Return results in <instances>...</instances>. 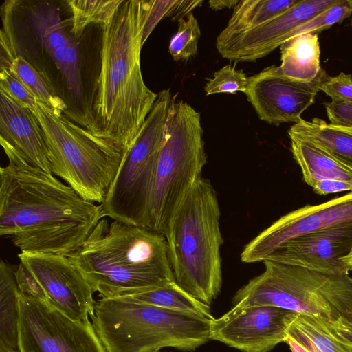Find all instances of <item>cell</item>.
I'll list each match as a JSON object with an SVG mask.
<instances>
[{
    "label": "cell",
    "mask_w": 352,
    "mask_h": 352,
    "mask_svg": "<svg viewBox=\"0 0 352 352\" xmlns=\"http://www.w3.org/2000/svg\"><path fill=\"white\" fill-rule=\"evenodd\" d=\"M0 234L21 252L69 256L104 217L100 204L28 162L0 139Z\"/></svg>",
    "instance_id": "1"
},
{
    "label": "cell",
    "mask_w": 352,
    "mask_h": 352,
    "mask_svg": "<svg viewBox=\"0 0 352 352\" xmlns=\"http://www.w3.org/2000/svg\"><path fill=\"white\" fill-rule=\"evenodd\" d=\"M154 0H124L100 26V69L87 129L125 154L135 142L157 98L140 67L142 32Z\"/></svg>",
    "instance_id": "2"
},
{
    "label": "cell",
    "mask_w": 352,
    "mask_h": 352,
    "mask_svg": "<svg viewBox=\"0 0 352 352\" xmlns=\"http://www.w3.org/2000/svg\"><path fill=\"white\" fill-rule=\"evenodd\" d=\"M68 257L104 298L129 296L175 280L164 235L106 217Z\"/></svg>",
    "instance_id": "3"
},
{
    "label": "cell",
    "mask_w": 352,
    "mask_h": 352,
    "mask_svg": "<svg viewBox=\"0 0 352 352\" xmlns=\"http://www.w3.org/2000/svg\"><path fill=\"white\" fill-rule=\"evenodd\" d=\"M220 216L217 192L201 177L179 205L164 235L175 281L208 305L222 284Z\"/></svg>",
    "instance_id": "4"
},
{
    "label": "cell",
    "mask_w": 352,
    "mask_h": 352,
    "mask_svg": "<svg viewBox=\"0 0 352 352\" xmlns=\"http://www.w3.org/2000/svg\"><path fill=\"white\" fill-rule=\"evenodd\" d=\"M90 318L107 352L193 351L210 340L212 320L127 296L101 298Z\"/></svg>",
    "instance_id": "5"
},
{
    "label": "cell",
    "mask_w": 352,
    "mask_h": 352,
    "mask_svg": "<svg viewBox=\"0 0 352 352\" xmlns=\"http://www.w3.org/2000/svg\"><path fill=\"white\" fill-rule=\"evenodd\" d=\"M240 288L232 308L271 305L322 318L352 331V277L272 260Z\"/></svg>",
    "instance_id": "6"
},
{
    "label": "cell",
    "mask_w": 352,
    "mask_h": 352,
    "mask_svg": "<svg viewBox=\"0 0 352 352\" xmlns=\"http://www.w3.org/2000/svg\"><path fill=\"white\" fill-rule=\"evenodd\" d=\"M32 112L42 130L52 173L85 199L102 204L124 159L123 151L40 101Z\"/></svg>",
    "instance_id": "7"
},
{
    "label": "cell",
    "mask_w": 352,
    "mask_h": 352,
    "mask_svg": "<svg viewBox=\"0 0 352 352\" xmlns=\"http://www.w3.org/2000/svg\"><path fill=\"white\" fill-rule=\"evenodd\" d=\"M173 98L152 189L147 227L165 235L175 210L207 163L201 114Z\"/></svg>",
    "instance_id": "8"
},
{
    "label": "cell",
    "mask_w": 352,
    "mask_h": 352,
    "mask_svg": "<svg viewBox=\"0 0 352 352\" xmlns=\"http://www.w3.org/2000/svg\"><path fill=\"white\" fill-rule=\"evenodd\" d=\"M172 102L170 89L157 94L139 136L125 154L109 192L100 204L104 217L147 227L155 171Z\"/></svg>",
    "instance_id": "9"
},
{
    "label": "cell",
    "mask_w": 352,
    "mask_h": 352,
    "mask_svg": "<svg viewBox=\"0 0 352 352\" xmlns=\"http://www.w3.org/2000/svg\"><path fill=\"white\" fill-rule=\"evenodd\" d=\"M19 346V352H107L89 320H73L20 294Z\"/></svg>",
    "instance_id": "10"
},
{
    "label": "cell",
    "mask_w": 352,
    "mask_h": 352,
    "mask_svg": "<svg viewBox=\"0 0 352 352\" xmlns=\"http://www.w3.org/2000/svg\"><path fill=\"white\" fill-rule=\"evenodd\" d=\"M328 76L322 68L314 80L301 81L285 76L279 66L272 65L248 77L244 94L260 120L273 125L297 123L314 104Z\"/></svg>",
    "instance_id": "11"
},
{
    "label": "cell",
    "mask_w": 352,
    "mask_h": 352,
    "mask_svg": "<svg viewBox=\"0 0 352 352\" xmlns=\"http://www.w3.org/2000/svg\"><path fill=\"white\" fill-rule=\"evenodd\" d=\"M349 224H352V192L282 216L245 245L241 260L245 263L263 262L287 241Z\"/></svg>",
    "instance_id": "12"
},
{
    "label": "cell",
    "mask_w": 352,
    "mask_h": 352,
    "mask_svg": "<svg viewBox=\"0 0 352 352\" xmlns=\"http://www.w3.org/2000/svg\"><path fill=\"white\" fill-rule=\"evenodd\" d=\"M296 312L271 305L231 308L211 322L210 340L243 352H269L285 342Z\"/></svg>",
    "instance_id": "13"
},
{
    "label": "cell",
    "mask_w": 352,
    "mask_h": 352,
    "mask_svg": "<svg viewBox=\"0 0 352 352\" xmlns=\"http://www.w3.org/2000/svg\"><path fill=\"white\" fill-rule=\"evenodd\" d=\"M18 257L43 287L49 305L73 320H89L94 313V292L68 256L20 252Z\"/></svg>",
    "instance_id": "14"
},
{
    "label": "cell",
    "mask_w": 352,
    "mask_h": 352,
    "mask_svg": "<svg viewBox=\"0 0 352 352\" xmlns=\"http://www.w3.org/2000/svg\"><path fill=\"white\" fill-rule=\"evenodd\" d=\"M342 0H299L275 19L222 43L216 47L223 58L234 62H254L283 43L296 28Z\"/></svg>",
    "instance_id": "15"
},
{
    "label": "cell",
    "mask_w": 352,
    "mask_h": 352,
    "mask_svg": "<svg viewBox=\"0 0 352 352\" xmlns=\"http://www.w3.org/2000/svg\"><path fill=\"white\" fill-rule=\"evenodd\" d=\"M351 250L352 224H349L287 241L265 260L324 272L349 273L343 259Z\"/></svg>",
    "instance_id": "16"
},
{
    "label": "cell",
    "mask_w": 352,
    "mask_h": 352,
    "mask_svg": "<svg viewBox=\"0 0 352 352\" xmlns=\"http://www.w3.org/2000/svg\"><path fill=\"white\" fill-rule=\"evenodd\" d=\"M0 139L12 145L31 164L52 173L47 147L36 118L30 109L1 89Z\"/></svg>",
    "instance_id": "17"
},
{
    "label": "cell",
    "mask_w": 352,
    "mask_h": 352,
    "mask_svg": "<svg viewBox=\"0 0 352 352\" xmlns=\"http://www.w3.org/2000/svg\"><path fill=\"white\" fill-rule=\"evenodd\" d=\"M287 340L306 352H352V331L310 314L296 313L287 331Z\"/></svg>",
    "instance_id": "18"
},
{
    "label": "cell",
    "mask_w": 352,
    "mask_h": 352,
    "mask_svg": "<svg viewBox=\"0 0 352 352\" xmlns=\"http://www.w3.org/2000/svg\"><path fill=\"white\" fill-rule=\"evenodd\" d=\"M293 157L300 166L304 182L311 187L322 179L352 183V170L326 151L305 139L289 135Z\"/></svg>",
    "instance_id": "19"
},
{
    "label": "cell",
    "mask_w": 352,
    "mask_h": 352,
    "mask_svg": "<svg viewBox=\"0 0 352 352\" xmlns=\"http://www.w3.org/2000/svg\"><path fill=\"white\" fill-rule=\"evenodd\" d=\"M287 133L313 142L352 170V128L335 126L316 118L311 121L301 119Z\"/></svg>",
    "instance_id": "20"
},
{
    "label": "cell",
    "mask_w": 352,
    "mask_h": 352,
    "mask_svg": "<svg viewBox=\"0 0 352 352\" xmlns=\"http://www.w3.org/2000/svg\"><path fill=\"white\" fill-rule=\"evenodd\" d=\"M280 72L286 76L301 81H311L319 74L320 43L316 33L296 36L280 46Z\"/></svg>",
    "instance_id": "21"
},
{
    "label": "cell",
    "mask_w": 352,
    "mask_h": 352,
    "mask_svg": "<svg viewBox=\"0 0 352 352\" xmlns=\"http://www.w3.org/2000/svg\"><path fill=\"white\" fill-rule=\"evenodd\" d=\"M299 0H241L216 43H222L275 19Z\"/></svg>",
    "instance_id": "22"
},
{
    "label": "cell",
    "mask_w": 352,
    "mask_h": 352,
    "mask_svg": "<svg viewBox=\"0 0 352 352\" xmlns=\"http://www.w3.org/2000/svg\"><path fill=\"white\" fill-rule=\"evenodd\" d=\"M16 267L3 260L0 261V343L19 352V291L15 278Z\"/></svg>",
    "instance_id": "23"
},
{
    "label": "cell",
    "mask_w": 352,
    "mask_h": 352,
    "mask_svg": "<svg viewBox=\"0 0 352 352\" xmlns=\"http://www.w3.org/2000/svg\"><path fill=\"white\" fill-rule=\"evenodd\" d=\"M133 300L166 309L214 319L210 307L186 292L175 280L127 296Z\"/></svg>",
    "instance_id": "24"
},
{
    "label": "cell",
    "mask_w": 352,
    "mask_h": 352,
    "mask_svg": "<svg viewBox=\"0 0 352 352\" xmlns=\"http://www.w3.org/2000/svg\"><path fill=\"white\" fill-rule=\"evenodd\" d=\"M30 12L34 33L49 55L76 41L65 31L59 10L55 6L43 3L32 6Z\"/></svg>",
    "instance_id": "25"
},
{
    "label": "cell",
    "mask_w": 352,
    "mask_h": 352,
    "mask_svg": "<svg viewBox=\"0 0 352 352\" xmlns=\"http://www.w3.org/2000/svg\"><path fill=\"white\" fill-rule=\"evenodd\" d=\"M8 69L21 81L38 101L58 113L66 112L68 107L64 100L23 56L17 55Z\"/></svg>",
    "instance_id": "26"
},
{
    "label": "cell",
    "mask_w": 352,
    "mask_h": 352,
    "mask_svg": "<svg viewBox=\"0 0 352 352\" xmlns=\"http://www.w3.org/2000/svg\"><path fill=\"white\" fill-rule=\"evenodd\" d=\"M124 0H69L72 17V32L76 37L82 35L90 24L108 23Z\"/></svg>",
    "instance_id": "27"
},
{
    "label": "cell",
    "mask_w": 352,
    "mask_h": 352,
    "mask_svg": "<svg viewBox=\"0 0 352 352\" xmlns=\"http://www.w3.org/2000/svg\"><path fill=\"white\" fill-rule=\"evenodd\" d=\"M50 56L60 71L72 99L77 102H83L84 92L76 41L69 46L54 51Z\"/></svg>",
    "instance_id": "28"
},
{
    "label": "cell",
    "mask_w": 352,
    "mask_h": 352,
    "mask_svg": "<svg viewBox=\"0 0 352 352\" xmlns=\"http://www.w3.org/2000/svg\"><path fill=\"white\" fill-rule=\"evenodd\" d=\"M177 22L178 28L170 41L168 50L175 61L186 60L197 54L201 29L192 12Z\"/></svg>",
    "instance_id": "29"
},
{
    "label": "cell",
    "mask_w": 352,
    "mask_h": 352,
    "mask_svg": "<svg viewBox=\"0 0 352 352\" xmlns=\"http://www.w3.org/2000/svg\"><path fill=\"white\" fill-rule=\"evenodd\" d=\"M248 78L243 69H236L235 65H226L214 72L212 77L207 79L204 90L207 96L215 94H236L245 93Z\"/></svg>",
    "instance_id": "30"
},
{
    "label": "cell",
    "mask_w": 352,
    "mask_h": 352,
    "mask_svg": "<svg viewBox=\"0 0 352 352\" xmlns=\"http://www.w3.org/2000/svg\"><path fill=\"white\" fill-rule=\"evenodd\" d=\"M0 89L4 90L21 105L34 111L38 100L21 81L8 68H1Z\"/></svg>",
    "instance_id": "31"
},
{
    "label": "cell",
    "mask_w": 352,
    "mask_h": 352,
    "mask_svg": "<svg viewBox=\"0 0 352 352\" xmlns=\"http://www.w3.org/2000/svg\"><path fill=\"white\" fill-rule=\"evenodd\" d=\"M15 278L21 295L48 304V298L43 287L31 271L21 262L16 265Z\"/></svg>",
    "instance_id": "32"
},
{
    "label": "cell",
    "mask_w": 352,
    "mask_h": 352,
    "mask_svg": "<svg viewBox=\"0 0 352 352\" xmlns=\"http://www.w3.org/2000/svg\"><path fill=\"white\" fill-rule=\"evenodd\" d=\"M320 90L331 100L352 101V76L341 72L336 76H328L322 83Z\"/></svg>",
    "instance_id": "33"
},
{
    "label": "cell",
    "mask_w": 352,
    "mask_h": 352,
    "mask_svg": "<svg viewBox=\"0 0 352 352\" xmlns=\"http://www.w3.org/2000/svg\"><path fill=\"white\" fill-rule=\"evenodd\" d=\"M324 106L331 124L352 128V101L331 100Z\"/></svg>",
    "instance_id": "34"
},
{
    "label": "cell",
    "mask_w": 352,
    "mask_h": 352,
    "mask_svg": "<svg viewBox=\"0 0 352 352\" xmlns=\"http://www.w3.org/2000/svg\"><path fill=\"white\" fill-rule=\"evenodd\" d=\"M175 2V0H154L151 13L143 30L142 45L158 22L164 17H168L170 9Z\"/></svg>",
    "instance_id": "35"
},
{
    "label": "cell",
    "mask_w": 352,
    "mask_h": 352,
    "mask_svg": "<svg viewBox=\"0 0 352 352\" xmlns=\"http://www.w3.org/2000/svg\"><path fill=\"white\" fill-rule=\"evenodd\" d=\"M314 191L320 195L344 191L352 192V183L339 179H322L317 181L312 186Z\"/></svg>",
    "instance_id": "36"
},
{
    "label": "cell",
    "mask_w": 352,
    "mask_h": 352,
    "mask_svg": "<svg viewBox=\"0 0 352 352\" xmlns=\"http://www.w3.org/2000/svg\"><path fill=\"white\" fill-rule=\"evenodd\" d=\"M202 0L189 1V0H175V2L170 9L168 17L172 21H178L181 19L185 18L191 13V11L198 6H201Z\"/></svg>",
    "instance_id": "37"
},
{
    "label": "cell",
    "mask_w": 352,
    "mask_h": 352,
    "mask_svg": "<svg viewBox=\"0 0 352 352\" xmlns=\"http://www.w3.org/2000/svg\"><path fill=\"white\" fill-rule=\"evenodd\" d=\"M239 1L240 0H210L208 1V5L214 10H220L234 8Z\"/></svg>",
    "instance_id": "38"
},
{
    "label": "cell",
    "mask_w": 352,
    "mask_h": 352,
    "mask_svg": "<svg viewBox=\"0 0 352 352\" xmlns=\"http://www.w3.org/2000/svg\"><path fill=\"white\" fill-rule=\"evenodd\" d=\"M343 261L349 267V271L352 270V250L347 256L344 258Z\"/></svg>",
    "instance_id": "39"
},
{
    "label": "cell",
    "mask_w": 352,
    "mask_h": 352,
    "mask_svg": "<svg viewBox=\"0 0 352 352\" xmlns=\"http://www.w3.org/2000/svg\"><path fill=\"white\" fill-rule=\"evenodd\" d=\"M0 352H17L10 348H8L2 343H0Z\"/></svg>",
    "instance_id": "40"
},
{
    "label": "cell",
    "mask_w": 352,
    "mask_h": 352,
    "mask_svg": "<svg viewBox=\"0 0 352 352\" xmlns=\"http://www.w3.org/2000/svg\"><path fill=\"white\" fill-rule=\"evenodd\" d=\"M351 27H352V20H351Z\"/></svg>",
    "instance_id": "41"
},
{
    "label": "cell",
    "mask_w": 352,
    "mask_h": 352,
    "mask_svg": "<svg viewBox=\"0 0 352 352\" xmlns=\"http://www.w3.org/2000/svg\"><path fill=\"white\" fill-rule=\"evenodd\" d=\"M156 352H161V351H156Z\"/></svg>",
    "instance_id": "42"
}]
</instances>
